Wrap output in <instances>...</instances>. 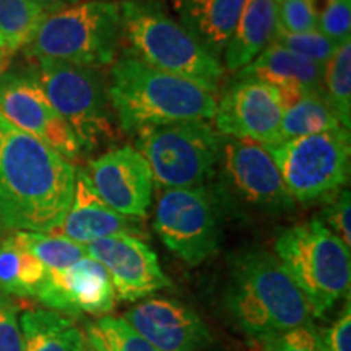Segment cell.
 Returning <instances> with one entry per match:
<instances>
[{
    "mask_svg": "<svg viewBox=\"0 0 351 351\" xmlns=\"http://www.w3.org/2000/svg\"><path fill=\"white\" fill-rule=\"evenodd\" d=\"M46 278V267L26 251L15 232L0 239V291L8 296L36 298Z\"/></svg>",
    "mask_w": 351,
    "mask_h": 351,
    "instance_id": "obj_23",
    "label": "cell"
},
{
    "mask_svg": "<svg viewBox=\"0 0 351 351\" xmlns=\"http://www.w3.org/2000/svg\"><path fill=\"white\" fill-rule=\"evenodd\" d=\"M351 195L350 191H341L333 197L330 205L324 210L319 219L339 238L345 245H351Z\"/></svg>",
    "mask_w": 351,
    "mask_h": 351,
    "instance_id": "obj_33",
    "label": "cell"
},
{
    "mask_svg": "<svg viewBox=\"0 0 351 351\" xmlns=\"http://www.w3.org/2000/svg\"><path fill=\"white\" fill-rule=\"evenodd\" d=\"M23 351H78L85 337L69 315L29 309L20 317Z\"/></svg>",
    "mask_w": 351,
    "mask_h": 351,
    "instance_id": "obj_22",
    "label": "cell"
},
{
    "mask_svg": "<svg viewBox=\"0 0 351 351\" xmlns=\"http://www.w3.org/2000/svg\"><path fill=\"white\" fill-rule=\"evenodd\" d=\"M223 213L212 189H168L158 197L153 228L181 261L199 265L218 251Z\"/></svg>",
    "mask_w": 351,
    "mask_h": 351,
    "instance_id": "obj_11",
    "label": "cell"
},
{
    "mask_svg": "<svg viewBox=\"0 0 351 351\" xmlns=\"http://www.w3.org/2000/svg\"><path fill=\"white\" fill-rule=\"evenodd\" d=\"M275 257L304 296L314 317L350 296V247L320 219L288 228L275 241Z\"/></svg>",
    "mask_w": 351,
    "mask_h": 351,
    "instance_id": "obj_6",
    "label": "cell"
},
{
    "mask_svg": "<svg viewBox=\"0 0 351 351\" xmlns=\"http://www.w3.org/2000/svg\"><path fill=\"white\" fill-rule=\"evenodd\" d=\"M315 29H317V13L311 0H278L276 32L300 34Z\"/></svg>",
    "mask_w": 351,
    "mask_h": 351,
    "instance_id": "obj_32",
    "label": "cell"
},
{
    "mask_svg": "<svg viewBox=\"0 0 351 351\" xmlns=\"http://www.w3.org/2000/svg\"><path fill=\"white\" fill-rule=\"evenodd\" d=\"M341 122L324 90H306L285 109L280 142L341 129ZM345 129V127H343Z\"/></svg>",
    "mask_w": 351,
    "mask_h": 351,
    "instance_id": "obj_24",
    "label": "cell"
},
{
    "mask_svg": "<svg viewBox=\"0 0 351 351\" xmlns=\"http://www.w3.org/2000/svg\"><path fill=\"white\" fill-rule=\"evenodd\" d=\"M283 114V98L275 86L238 75L226 86L213 117L225 137L270 145L280 142Z\"/></svg>",
    "mask_w": 351,
    "mask_h": 351,
    "instance_id": "obj_13",
    "label": "cell"
},
{
    "mask_svg": "<svg viewBox=\"0 0 351 351\" xmlns=\"http://www.w3.org/2000/svg\"><path fill=\"white\" fill-rule=\"evenodd\" d=\"M278 25V0H244L238 26L226 46V69L231 72L244 69L270 46Z\"/></svg>",
    "mask_w": 351,
    "mask_h": 351,
    "instance_id": "obj_20",
    "label": "cell"
},
{
    "mask_svg": "<svg viewBox=\"0 0 351 351\" xmlns=\"http://www.w3.org/2000/svg\"><path fill=\"white\" fill-rule=\"evenodd\" d=\"M265 148L295 202L332 200L348 181L350 130L343 127Z\"/></svg>",
    "mask_w": 351,
    "mask_h": 351,
    "instance_id": "obj_10",
    "label": "cell"
},
{
    "mask_svg": "<svg viewBox=\"0 0 351 351\" xmlns=\"http://www.w3.org/2000/svg\"><path fill=\"white\" fill-rule=\"evenodd\" d=\"M86 340L103 351H160L142 339L122 317L103 315L86 326Z\"/></svg>",
    "mask_w": 351,
    "mask_h": 351,
    "instance_id": "obj_28",
    "label": "cell"
},
{
    "mask_svg": "<svg viewBox=\"0 0 351 351\" xmlns=\"http://www.w3.org/2000/svg\"><path fill=\"white\" fill-rule=\"evenodd\" d=\"M324 93L341 125L350 130L351 119V43L340 44L339 49L326 65Z\"/></svg>",
    "mask_w": 351,
    "mask_h": 351,
    "instance_id": "obj_27",
    "label": "cell"
},
{
    "mask_svg": "<svg viewBox=\"0 0 351 351\" xmlns=\"http://www.w3.org/2000/svg\"><path fill=\"white\" fill-rule=\"evenodd\" d=\"M213 194L223 212L278 215L295 208L265 145L223 135Z\"/></svg>",
    "mask_w": 351,
    "mask_h": 351,
    "instance_id": "obj_7",
    "label": "cell"
},
{
    "mask_svg": "<svg viewBox=\"0 0 351 351\" xmlns=\"http://www.w3.org/2000/svg\"><path fill=\"white\" fill-rule=\"evenodd\" d=\"M0 351H23L19 306L0 291Z\"/></svg>",
    "mask_w": 351,
    "mask_h": 351,
    "instance_id": "obj_34",
    "label": "cell"
},
{
    "mask_svg": "<svg viewBox=\"0 0 351 351\" xmlns=\"http://www.w3.org/2000/svg\"><path fill=\"white\" fill-rule=\"evenodd\" d=\"M122 319L160 351H200L212 341L200 315L176 300L148 298Z\"/></svg>",
    "mask_w": 351,
    "mask_h": 351,
    "instance_id": "obj_17",
    "label": "cell"
},
{
    "mask_svg": "<svg viewBox=\"0 0 351 351\" xmlns=\"http://www.w3.org/2000/svg\"><path fill=\"white\" fill-rule=\"evenodd\" d=\"M78 351H103V350H101L98 345L90 343V341H88L86 339H83V343L80 345V350H78Z\"/></svg>",
    "mask_w": 351,
    "mask_h": 351,
    "instance_id": "obj_38",
    "label": "cell"
},
{
    "mask_svg": "<svg viewBox=\"0 0 351 351\" xmlns=\"http://www.w3.org/2000/svg\"><path fill=\"white\" fill-rule=\"evenodd\" d=\"M85 247L86 256L106 269L119 300L138 301L173 285L150 245L135 236H111Z\"/></svg>",
    "mask_w": 351,
    "mask_h": 351,
    "instance_id": "obj_14",
    "label": "cell"
},
{
    "mask_svg": "<svg viewBox=\"0 0 351 351\" xmlns=\"http://www.w3.org/2000/svg\"><path fill=\"white\" fill-rule=\"evenodd\" d=\"M324 345L327 351H351V306L350 296L340 317L332 324L330 328L322 330Z\"/></svg>",
    "mask_w": 351,
    "mask_h": 351,
    "instance_id": "obj_35",
    "label": "cell"
},
{
    "mask_svg": "<svg viewBox=\"0 0 351 351\" xmlns=\"http://www.w3.org/2000/svg\"><path fill=\"white\" fill-rule=\"evenodd\" d=\"M54 234L88 245L111 236H145L143 218L125 217L109 208L91 186L85 169L78 168L75 174L72 204L64 221Z\"/></svg>",
    "mask_w": 351,
    "mask_h": 351,
    "instance_id": "obj_18",
    "label": "cell"
},
{
    "mask_svg": "<svg viewBox=\"0 0 351 351\" xmlns=\"http://www.w3.org/2000/svg\"><path fill=\"white\" fill-rule=\"evenodd\" d=\"M5 230H3V228H2V225H0V239H2L3 238V236H5Z\"/></svg>",
    "mask_w": 351,
    "mask_h": 351,
    "instance_id": "obj_40",
    "label": "cell"
},
{
    "mask_svg": "<svg viewBox=\"0 0 351 351\" xmlns=\"http://www.w3.org/2000/svg\"><path fill=\"white\" fill-rule=\"evenodd\" d=\"M7 69V67H5ZM5 69H2V67H0V72H3V70H5Z\"/></svg>",
    "mask_w": 351,
    "mask_h": 351,
    "instance_id": "obj_41",
    "label": "cell"
},
{
    "mask_svg": "<svg viewBox=\"0 0 351 351\" xmlns=\"http://www.w3.org/2000/svg\"><path fill=\"white\" fill-rule=\"evenodd\" d=\"M156 2H160V0H156ZM166 2H169L171 7L174 8V12H178V10H181V8H184V7L195 5V3L204 2V0H166Z\"/></svg>",
    "mask_w": 351,
    "mask_h": 351,
    "instance_id": "obj_37",
    "label": "cell"
},
{
    "mask_svg": "<svg viewBox=\"0 0 351 351\" xmlns=\"http://www.w3.org/2000/svg\"><path fill=\"white\" fill-rule=\"evenodd\" d=\"M121 34L119 3L85 0L47 13L23 51L32 60L96 69L116 59Z\"/></svg>",
    "mask_w": 351,
    "mask_h": 351,
    "instance_id": "obj_5",
    "label": "cell"
},
{
    "mask_svg": "<svg viewBox=\"0 0 351 351\" xmlns=\"http://www.w3.org/2000/svg\"><path fill=\"white\" fill-rule=\"evenodd\" d=\"M271 43L280 44L285 49L295 52V54L301 57H306V59L320 65H327L328 60L335 54V51L339 49V46L335 43L324 36L317 29L300 34H287L276 32Z\"/></svg>",
    "mask_w": 351,
    "mask_h": 351,
    "instance_id": "obj_29",
    "label": "cell"
},
{
    "mask_svg": "<svg viewBox=\"0 0 351 351\" xmlns=\"http://www.w3.org/2000/svg\"><path fill=\"white\" fill-rule=\"evenodd\" d=\"M221 143L223 135L205 121H184L140 129L135 150L158 186L191 189L213 178Z\"/></svg>",
    "mask_w": 351,
    "mask_h": 351,
    "instance_id": "obj_8",
    "label": "cell"
},
{
    "mask_svg": "<svg viewBox=\"0 0 351 351\" xmlns=\"http://www.w3.org/2000/svg\"><path fill=\"white\" fill-rule=\"evenodd\" d=\"M317 32L340 46L350 41L351 3L350 0H326L317 13Z\"/></svg>",
    "mask_w": 351,
    "mask_h": 351,
    "instance_id": "obj_31",
    "label": "cell"
},
{
    "mask_svg": "<svg viewBox=\"0 0 351 351\" xmlns=\"http://www.w3.org/2000/svg\"><path fill=\"white\" fill-rule=\"evenodd\" d=\"M122 33L132 52L161 72L186 78L205 91L219 90L225 69L156 0H124L119 5Z\"/></svg>",
    "mask_w": 351,
    "mask_h": 351,
    "instance_id": "obj_4",
    "label": "cell"
},
{
    "mask_svg": "<svg viewBox=\"0 0 351 351\" xmlns=\"http://www.w3.org/2000/svg\"><path fill=\"white\" fill-rule=\"evenodd\" d=\"M326 65L285 49L271 43L251 64L241 69L239 75L252 77L275 86L283 98L285 109L306 90H324Z\"/></svg>",
    "mask_w": 351,
    "mask_h": 351,
    "instance_id": "obj_19",
    "label": "cell"
},
{
    "mask_svg": "<svg viewBox=\"0 0 351 351\" xmlns=\"http://www.w3.org/2000/svg\"><path fill=\"white\" fill-rule=\"evenodd\" d=\"M47 12L32 0H0V47L23 49Z\"/></svg>",
    "mask_w": 351,
    "mask_h": 351,
    "instance_id": "obj_25",
    "label": "cell"
},
{
    "mask_svg": "<svg viewBox=\"0 0 351 351\" xmlns=\"http://www.w3.org/2000/svg\"><path fill=\"white\" fill-rule=\"evenodd\" d=\"M32 2L36 3L41 8H44L47 13L60 10V8L70 7V5H75V3L85 2V0H32Z\"/></svg>",
    "mask_w": 351,
    "mask_h": 351,
    "instance_id": "obj_36",
    "label": "cell"
},
{
    "mask_svg": "<svg viewBox=\"0 0 351 351\" xmlns=\"http://www.w3.org/2000/svg\"><path fill=\"white\" fill-rule=\"evenodd\" d=\"M16 239L28 252H32L47 270L60 271L72 267L86 256L85 245L59 234L13 231Z\"/></svg>",
    "mask_w": 351,
    "mask_h": 351,
    "instance_id": "obj_26",
    "label": "cell"
},
{
    "mask_svg": "<svg viewBox=\"0 0 351 351\" xmlns=\"http://www.w3.org/2000/svg\"><path fill=\"white\" fill-rule=\"evenodd\" d=\"M12 56V52H8L7 49H3V47H0V67L5 69L7 64H8V57Z\"/></svg>",
    "mask_w": 351,
    "mask_h": 351,
    "instance_id": "obj_39",
    "label": "cell"
},
{
    "mask_svg": "<svg viewBox=\"0 0 351 351\" xmlns=\"http://www.w3.org/2000/svg\"><path fill=\"white\" fill-rule=\"evenodd\" d=\"M33 67L52 108L75 132L83 153L114 137L111 101L96 69L46 59L34 60Z\"/></svg>",
    "mask_w": 351,
    "mask_h": 351,
    "instance_id": "obj_9",
    "label": "cell"
},
{
    "mask_svg": "<svg viewBox=\"0 0 351 351\" xmlns=\"http://www.w3.org/2000/svg\"><path fill=\"white\" fill-rule=\"evenodd\" d=\"M85 173L109 208L125 217H147L155 181L147 160L135 148L121 147L104 153L88 165Z\"/></svg>",
    "mask_w": 351,
    "mask_h": 351,
    "instance_id": "obj_15",
    "label": "cell"
},
{
    "mask_svg": "<svg viewBox=\"0 0 351 351\" xmlns=\"http://www.w3.org/2000/svg\"><path fill=\"white\" fill-rule=\"evenodd\" d=\"M108 96L125 132L173 122L208 121L217 111L212 93L186 78L145 64L132 51L122 52L112 65Z\"/></svg>",
    "mask_w": 351,
    "mask_h": 351,
    "instance_id": "obj_3",
    "label": "cell"
},
{
    "mask_svg": "<svg viewBox=\"0 0 351 351\" xmlns=\"http://www.w3.org/2000/svg\"><path fill=\"white\" fill-rule=\"evenodd\" d=\"M77 169L46 143L0 116V225L54 234L67 215Z\"/></svg>",
    "mask_w": 351,
    "mask_h": 351,
    "instance_id": "obj_1",
    "label": "cell"
},
{
    "mask_svg": "<svg viewBox=\"0 0 351 351\" xmlns=\"http://www.w3.org/2000/svg\"><path fill=\"white\" fill-rule=\"evenodd\" d=\"M36 300L64 315L86 313L103 317L116 306V291L106 269L85 257L65 270H47Z\"/></svg>",
    "mask_w": 351,
    "mask_h": 351,
    "instance_id": "obj_16",
    "label": "cell"
},
{
    "mask_svg": "<svg viewBox=\"0 0 351 351\" xmlns=\"http://www.w3.org/2000/svg\"><path fill=\"white\" fill-rule=\"evenodd\" d=\"M262 351H327L322 330L313 322L262 340Z\"/></svg>",
    "mask_w": 351,
    "mask_h": 351,
    "instance_id": "obj_30",
    "label": "cell"
},
{
    "mask_svg": "<svg viewBox=\"0 0 351 351\" xmlns=\"http://www.w3.org/2000/svg\"><path fill=\"white\" fill-rule=\"evenodd\" d=\"M243 7L244 0H204L176 13L179 15V23L205 51L219 60L236 32Z\"/></svg>",
    "mask_w": 351,
    "mask_h": 351,
    "instance_id": "obj_21",
    "label": "cell"
},
{
    "mask_svg": "<svg viewBox=\"0 0 351 351\" xmlns=\"http://www.w3.org/2000/svg\"><path fill=\"white\" fill-rule=\"evenodd\" d=\"M0 116L34 135L70 163L83 155L75 132L44 93L33 62L0 72Z\"/></svg>",
    "mask_w": 351,
    "mask_h": 351,
    "instance_id": "obj_12",
    "label": "cell"
},
{
    "mask_svg": "<svg viewBox=\"0 0 351 351\" xmlns=\"http://www.w3.org/2000/svg\"><path fill=\"white\" fill-rule=\"evenodd\" d=\"M223 302L239 330L258 341L311 324L314 317L278 258L261 249L231 257Z\"/></svg>",
    "mask_w": 351,
    "mask_h": 351,
    "instance_id": "obj_2",
    "label": "cell"
}]
</instances>
